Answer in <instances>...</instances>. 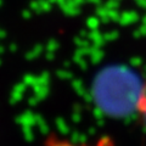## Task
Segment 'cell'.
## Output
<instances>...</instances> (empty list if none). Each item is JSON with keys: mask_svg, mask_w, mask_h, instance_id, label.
Masks as SVG:
<instances>
[{"mask_svg": "<svg viewBox=\"0 0 146 146\" xmlns=\"http://www.w3.org/2000/svg\"><path fill=\"white\" fill-rule=\"evenodd\" d=\"M42 146H115V143H113V140L107 135L100 138L99 140L95 141V143L86 144V143H76V141L61 138L60 135L49 134L46 138H45Z\"/></svg>", "mask_w": 146, "mask_h": 146, "instance_id": "obj_1", "label": "cell"}, {"mask_svg": "<svg viewBox=\"0 0 146 146\" xmlns=\"http://www.w3.org/2000/svg\"><path fill=\"white\" fill-rule=\"evenodd\" d=\"M136 108L141 116H143L145 124H146V78H145V83L141 88L140 93H139V98L136 101Z\"/></svg>", "mask_w": 146, "mask_h": 146, "instance_id": "obj_2", "label": "cell"}]
</instances>
